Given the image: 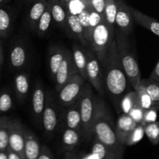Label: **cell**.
I'll use <instances>...</instances> for the list:
<instances>
[{"mask_svg":"<svg viewBox=\"0 0 159 159\" xmlns=\"http://www.w3.org/2000/svg\"><path fill=\"white\" fill-rule=\"evenodd\" d=\"M4 51H3V47L1 41H0V65L2 67L3 66V64H4Z\"/></svg>","mask_w":159,"mask_h":159,"instance_id":"obj_46","label":"cell"},{"mask_svg":"<svg viewBox=\"0 0 159 159\" xmlns=\"http://www.w3.org/2000/svg\"><path fill=\"white\" fill-rule=\"evenodd\" d=\"M37 159H55L54 155L47 145H42Z\"/></svg>","mask_w":159,"mask_h":159,"instance_id":"obj_42","label":"cell"},{"mask_svg":"<svg viewBox=\"0 0 159 159\" xmlns=\"http://www.w3.org/2000/svg\"><path fill=\"white\" fill-rule=\"evenodd\" d=\"M14 96L12 90L9 88H3L0 90V116L14 108Z\"/></svg>","mask_w":159,"mask_h":159,"instance_id":"obj_27","label":"cell"},{"mask_svg":"<svg viewBox=\"0 0 159 159\" xmlns=\"http://www.w3.org/2000/svg\"><path fill=\"white\" fill-rule=\"evenodd\" d=\"M137 92L138 93V96H139L140 104L144 110H148L151 107H153L154 104L152 100V98L149 96L148 93L146 89L145 85L142 82H141V84H140Z\"/></svg>","mask_w":159,"mask_h":159,"instance_id":"obj_36","label":"cell"},{"mask_svg":"<svg viewBox=\"0 0 159 159\" xmlns=\"http://www.w3.org/2000/svg\"><path fill=\"white\" fill-rule=\"evenodd\" d=\"M82 138V134L78 130L68 127L62 128L61 144L66 152H73L79 145Z\"/></svg>","mask_w":159,"mask_h":159,"instance_id":"obj_22","label":"cell"},{"mask_svg":"<svg viewBox=\"0 0 159 159\" xmlns=\"http://www.w3.org/2000/svg\"><path fill=\"white\" fill-rule=\"evenodd\" d=\"M89 9L90 7L89 6L87 9L82 11L78 16H79L80 23L82 24V27H83L84 32H85V37H86L87 40H89Z\"/></svg>","mask_w":159,"mask_h":159,"instance_id":"obj_37","label":"cell"},{"mask_svg":"<svg viewBox=\"0 0 159 159\" xmlns=\"http://www.w3.org/2000/svg\"><path fill=\"white\" fill-rule=\"evenodd\" d=\"M79 159H93L92 158L90 154H87V155H82V156H79Z\"/></svg>","mask_w":159,"mask_h":159,"instance_id":"obj_48","label":"cell"},{"mask_svg":"<svg viewBox=\"0 0 159 159\" xmlns=\"http://www.w3.org/2000/svg\"><path fill=\"white\" fill-rule=\"evenodd\" d=\"M8 152V157H9V159H23L20 155H18L17 153H16L15 152H13L12 150H11L10 148L7 149Z\"/></svg>","mask_w":159,"mask_h":159,"instance_id":"obj_44","label":"cell"},{"mask_svg":"<svg viewBox=\"0 0 159 159\" xmlns=\"http://www.w3.org/2000/svg\"><path fill=\"white\" fill-rule=\"evenodd\" d=\"M145 135V130H144V126L141 124H138L131 134H130L127 141L126 142V147H130L134 146L139 143L143 139Z\"/></svg>","mask_w":159,"mask_h":159,"instance_id":"obj_35","label":"cell"},{"mask_svg":"<svg viewBox=\"0 0 159 159\" xmlns=\"http://www.w3.org/2000/svg\"><path fill=\"white\" fill-rule=\"evenodd\" d=\"M30 81L28 73L20 71L13 78V91L17 102L22 105L27 99L30 93Z\"/></svg>","mask_w":159,"mask_h":159,"instance_id":"obj_16","label":"cell"},{"mask_svg":"<svg viewBox=\"0 0 159 159\" xmlns=\"http://www.w3.org/2000/svg\"><path fill=\"white\" fill-rule=\"evenodd\" d=\"M62 128L74 129L82 134V122L79 100L73 105L67 107L62 114Z\"/></svg>","mask_w":159,"mask_h":159,"instance_id":"obj_15","label":"cell"},{"mask_svg":"<svg viewBox=\"0 0 159 159\" xmlns=\"http://www.w3.org/2000/svg\"><path fill=\"white\" fill-rule=\"evenodd\" d=\"M148 79H153V80H157L159 81V58L157 61L156 65H155V68H154L153 71L151 73L150 76H149Z\"/></svg>","mask_w":159,"mask_h":159,"instance_id":"obj_43","label":"cell"},{"mask_svg":"<svg viewBox=\"0 0 159 159\" xmlns=\"http://www.w3.org/2000/svg\"><path fill=\"white\" fill-rule=\"evenodd\" d=\"M58 113L57 105L51 95H47L46 105L42 116V127L48 138H51L58 127Z\"/></svg>","mask_w":159,"mask_h":159,"instance_id":"obj_10","label":"cell"},{"mask_svg":"<svg viewBox=\"0 0 159 159\" xmlns=\"http://www.w3.org/2000/svg\"><path fill=\"white\" fill-rule=\"evenodd\" d=\"M99 97L93 91V86L85 83L79 99L81 116L82 122V137L85 141H90L94 136L93 125L97 111Z\"/></svg>","mask_w":159,"mask_h":159,"instance_id":"obj_4","label":"cell"},{"mask_svg":"<svg viewBox=\"0 0 159 159\" xmlns=\"http://www.w3.org/2000/svg\"><path fill=\"white\" fill-rule=\"evenodd\" d=\"M67 34L69 37H72L79 40V42H80L81 44L83 45L84 47H89V43L85 37L83 27L81 24L78 16L68 13Z\"/></svg>","mask_w":159,"mask_h":159,"instance_id":"obj_20","label":"cell"},{"mask_svg":"<svg viewBox=\"0 0 159 159\" xmlns=\"http://www.w3.org/2000/svg\"><path fill=\"white\" fill-rule=\"evenodd\" d=\"M115 40L117 43L120 57L124 69L127 76L132 88L138 90L141 82V75L138 61L134 56L130 45L129 36L116 28L115 31Z\"/></svg>","mask_w":159,"mask_h":159,"instance_id":"obj_3","label":"cell"},{"mask_svg":"<svg viewBox=\"0 0 159 159\" xmlns=\"http://www.w3.org/2000/svg\"><path fill=\"white\" fill-rule=\"evenodd\" d=\"M103 72L104 89L115 106L120 109L123 96L130 91L131 86L121 63L116 40H113L107 55L101 62Z\"/></svg>","mask_w":159,"mask_h":159,"instance_id":"obj_1","label":"cell"},{"mask_svg":"<svg viewBox=\"0 0 159 159\" xmlns=\"http://www.w3.org/2000/svg\"><path fill=\"white\" fill-rule=\"evenodd\" d=\"M140 102L138 93L136 90H130L122 97L120 103V110L123 113L128 114L132 108Z\"/></svg>","mask_w":159,"mask_h":159,"instance_id":"obj_28","label":"cell"},{"mask_svg":"<svg viewBox=\"0 0 159 159\" xmlns=\"http://www.w3.org/2000/svg\"><path fill=\"white\" fill-rule=\"evenodd\" d=\"M0 159H9L7 150L0 152Z\"/></svg>","mask_w":159,"mask_h":159,"instance_id":"obj_47","label":"cell"},{"mask_svg":"<svg viewBox=\"0 0 159 159\" xmlns=\"http://www.w3.org/2000/svg\"><path fill=\"white\" fill-rule=\"evenodd\" d=\"M89 154L93 159H123V156L112 152L96 138H94L93 148Z\"/></svg>","mask_w":159,"mask_h":159,"instance_id":"obj_26","label":"cell"},{"mask_svg":"<svg viewBox=\"0 0 159 159\" xmlns=\"http://www.w3.org/2000/svg\"><path fill=\"white\" fill-rule=\"evenodd\" d=\"M95 138L106 147L117 155L124 156L125 146L118 140L115 130V124L110 116V111L102 99H98L97 111L93 125Z\"/></svg>","mask_w":159,"mask_h":159,"instance_id":"obj_2","label":"cell"},{"mask_svg":"<svg viewBox=\"0 0 159 159\" xmlns=\"http://www.w3.org/2000/svg\"><path fill=\"white\" fill-rule=\"evenodd\" d=\"M10 118L7 116H0V152L9 148V123Z\"/></svg>","mask_w":159,"mask_h":159,"instance_id":"obj_29","label":"cell"},{"mask_svg":"<svg viewBox=\"0 0 159 159\" xmlns=\"http://www.w3.org/2000/svg\"><path fill=\"white\" fill-rule=\"evenodd\" d=\"M85 50L88 58L86 68L87 81L96 92L103 96L105 89L102 64L94 51L89 47H85Z\"/></svg>","mask_w":159,"mask_h":159,"instance_id":"obj_6","label":"cell"},{"mask_svg":"<svg viewBox=\"0 0 159 159\" xmlns=\"http://www.w3.org/2000/svg\"><path fill=\"white\" fill-rule=\"evenodd\" d=\"M63 159H79V156L73 152H66Z\"/></svg>","mask_w":159,"mask_h":159,"instance_id":"obj_45","label":"cell"},{"mask_svg":"<svg viewBox=\"0 0 159 159\" xmlns=\"http://www.w3.org/2000/svg\"><path fill=\"white\" fill-rule=\"evenodd\" d=\"M46 93L43 85L40 82L34 85L31 98V111L37 124H42V116L46 105Z\"/></svg>","mask_w":159,"mask_h":159,"instance_id":"obj_13","label":"cell"},{"mask_svg":"<svg viewBox=\"0 0 159 159\" xmlns=\"http://www.w3.org/2000/svg\"><path fill=\"white\" fill-rule=\"evenodd\" d=\"M86 80L80 75H75L58 92V100L65 107L73 105L79 100L84 89Z\"/></svg>","mask_w":159,"mask_h":159,"instance_id":"obj_7","label":"cell"},{"mask_svg":"<svg viewBox=\"0 0 159 159\" xmlns=\"http://www.w3.org/2000/svg\"><path fill=\"white\" fill-rule=\"evenodd\" d=\"M138 125L136 122L128 114H120L115 124L116 136L120 143L126 147V142L134 129Z\"/></svg>","mask_w":159,"mask_h":159,"instance_id":"obj_17","label":"cell"},{"mask_svg":"<svg viewBox=\"0 0 159 159\" xmlns=\"http://www.w3.org/2000/svg\"><path fill=\"white\" fill-rule=\"evenodd\" d=\"M158 110L159 107H156V106H153L150 109L145 110V113H144V118H143L142 122H141V124L145 126L147 124H150V123L156 121Z\"/></svg>","mask_w":159,"mask_h":159,"instance_id":"obj_40","label":"cell"},{"mask_svg":"<svg viewBox=\"0 0 159 159\" xmlns=\"http://www.w3.org/2000/svg\"><path fill=\"white\" fill-rule=\"evenodd\" d=\"M89 6L96 12L102 15L104 17V10H105L106 0H89Z\"/></svg>","mask_w":159,"mask_h":159,"instance_id":"obj_41","label":"cell"},{"mask_svg":"<svg viewBox=\"0 0 159 159\" xmlns=\"http://www.w3.org/2000/svg\"><path fill=\"white\" fill-rule=\"evenodd\" d=\"M54 23L67 34L68 31V15L66 7L60 0H48Z\"/></svg>","mask_w":159,"mask_h":159,"instance_id":"obj_18","label":"cell"},{"mask_svg":"<svg viewBox=\"0 0 159 159\" xmlns=\"http://www.w3.org/2000/svg\"><path fill=\"white\" fill-rule=\"evenodd\" d=\"M89 6V0H71L66 5V9L69 14L79 16Z\"/></svg>","mask_w":159,"mask_h":159,"instance_id":"obj_33","label":"cell"},{"mask_svg":"<svg viewBox=\"0 0 159 159\" xmlns=\"http://www.w3.org/2000/svg\"><path fill=\"white\" fill-rule=\"evenodd\" d=\"M29 62V51L26 43L22 39H17L11 45L9 52V63L11 69L22 71Z\"/></svg>","mask_w":159,"mask_h":159,"instance_id":"obj_8","label":"cell"},{"mask_svg":"<svg viewBox=\"0 0 159 159\" xmlns=\"http://www.w3.org/2000/svg\"><path fill=\"white\" fill-rule=\"evenodd\" d=\"M116 2L117 6L116 28L130 37L134 24V20L130 10V6H127L124 0H116Z\"/></svg>","mask_w":159,"mask_h":159,"instance_id":"obj_12","label":"cell"},{"mask_svg":"<svg viewBox=\"0 0 159 159\" xmlns=\"http://www.w3.org/2000/svg\"><path fill=\"white\" fill-rule=\"evenodd\" d=\"M14 16L13 9L9 6H0V39H7L10 35L13 26Z\"/></svg>","mask_w":159,"mask_h":159,"instance_id":"obj_19","label":"cell"},{"mask_svg":"<svg viewBox=\"0 0 159 159\" xmlns=\"http://www.w3.org/2000/svg\"><path fill=\"white\" fill-rule=\"evenodd\" d=\"M145 110L142 108L140 102L137 103L133 108L129 112L128 115L137 123V124H141L144 118Z\"/></svg>","mask_w":159,"mask_h":159,"instance_id":"obj_39","label":"cell"},{"mask_svg":"<svg viewBox=\"0 0 159 159\" xmlns=\"http://www.w3.org/2000/svg\"><path fill=\"white\" fill-rule=\"evenodd\" d=\"M78 73L79 71L75 64L71 51L67 49L65 58L54 79L55 83V91L58 93L62 87Z\"/></svg>","mask_w":159,"mask_h":159,"instance_id":"obj_11","label":"cell"},{"mask_svg":"<svg viewBox=\"0 0 159 159\" xmlns=\"http://www.w3.org/2000/svg\"><path fill=\"white\" fill-rule=\"evenodd\" d=\"M145 135L153 145L159 144V121L150 123L144 126Z\"/></svg>","mask_w":159,"mask_h":159,"instance_id":"obj_34","label":"cell"},{"mask_svg":"<svg viewBox=\"0 0 159 159\" xmlns=\"http://www.w3.org/2000/svg\"><path fill=\"white\" fill-rule=\"evenodd\" d=\"M130 10L134 20V23L159 37V21L133 7H130Z\"/></svg>","mask_w":159,"mask_h":159,"instance_id":"obj_21","label":"cell"},{"mask_svg":"<svg viewBox=\"0 0 159 159\" xmlns=\"http://www.w3.org/2000/svg\"><path fill=\"white\" fill-rule=\"evenodd\" d=\"M11 0H0V6H2V5H6L10 2Z\"/></svg>","mask_w":159,"mask_h":159,"instance_id":"obj_49","label":"cell"},{"mask_svg":"<svg viewBox=\"0 0 159 159\" xmlns=\"http://www.w3.org/2000/svg\"><path fill=\"white\" fill-rule=\"evenodd\" d=\"M60 1L61 2L63 3V5H64V6H65V7H66V5L68 4V3L69 2L71 1V0H60Z\"/></svg>","mask_w":159,"mask_h":159,"instance_id":"obj_50","label":"cell"},{"mask_svg":"<svg viewBox=\"0 0 159 159\" xmlns=\"http://www.w3.org/2000/svg\"><path fill=\"white\" fill-rule=\"evenodd\" d=\"M117 12L116 0H106L104 19L107 24L113 30H116V16Z\"/></svg>","mask_w":159,"mask_h":159,"instance_id":"obj_31","label":"cell"},{"mask_svg":"<svg viewBox=\"0 0 159 159\" xmlns=\"http://www.w3.org/2000/svg\"><path fill=\"white\" fill-rule=\"evenodd\" d=\"M41 146L38 138L30 129L26 127V141L24 148V159H37Z\"/></svg>","mask_w":159,"mask_h":159,"instance_id":"obj_24","label":"cell"},{"mask_svg":"<svg viewBox=\"0 0 159 159\" xmlns=\"http://www.w3.org/2000/svg\"><path fill=\"white\" fill-rule=\"evenodd\" d=\"M67 49L60 46H54L51 48L48 57L49 71L53 79L55 78L56 74L65 58Z\"/></svg>","mask_w":159,"mask_h":159,"instance_id":"obj_25","label":"cell"},{"mask_svg":"<svg viewBox=\"0 0 159 159\" xmlns=\"http://www.w3.org/2000/svg\"><path fill=\"white\" fill-rule=\"evenodd\" d=\"M26 141V127L21 121L11 119L9 123V148L24 159V148Z\"/></svg>","mask_w":159,"mask_h":159,"instance_id":"obj_9","label":"cell"},{"mask_svg":"<svg viewBox=\"0 0 159 159\" xmlns=\"http://www.w3.org/2000/svg\"><path fill=\"white\" fill-rule=\"evenodd\" d=\"M52 21L53 19L52 16H51V9H50L48 4H47L46 9L43 12V15L41 16V17L39 20L38 24H37L36 33H37L39 37H44L48 34L50 28H51Z\"/></svg>","mask_w":159,"mask_h":159,"instance_id":"obj_30","label":"cell"},{"mask_svg":"<svg viewBox=\"0 0 159 159\" xmlns=\"http://www.w3.org/2000/svg\"><path fill=\"white\" fill-rule=\"evenodd\" d=\"M26 3L29 5L26 24L30 30L36 32L39 20L47 7L48 0H28Z\"/></svg>","mask_w":159,"mask_h":159,"instance_id":"obj_14","label":"cell"},{"mask_svg":"<svg viewBox=\"0 0 159 159\" xmlns=\"http://www.w3.org/2000/svg\"><path fill=\"white\" fill-rule=\"evenodd\" d=\"M71 53L73 55L75 64L77 68L79 74L84 79L87 81V54L85 47L83 45L79 44V43H75L72 45L71 48Z\"/></svg>","mask_w":159,"mask_h":159,"instance_id":"obj_23","label":"cell"},{"mask_svg":"<svg viewBox=\"0 0 159 159\" xmlns=\"http://www.w3.org/2000/svg\"><path fill=\"white\" fill-rule=\"evenodd\" d=\"M23 1H24L25 2H26V1H28V0H23Z\"/></svg>","mask_w":159,"mask_h":159,"instance_id":"obj_52","label":"cell"},{"mask_svg":"<svg viewBox=\"0 0 159 159\" xmlns=\"http://www.w3.org/2000/svg\"><path fill=\"white\" fill-rule=\"evenodd\" d=\"M1 71H2V66L0 65V77H1Z\"/></svg>","mask_w":159,"mask_h":159,"instance_id":"obj_51","label":"cell"},{"mask_svg":"<svg viewBox=\"0 0 159 159\" xmlns=\"http://www.w3.org/2000/svg\"><path fill=\"white\" fill-rule=\"evenodd\" d=\"M144 84L147 92L152 98L154 106L159 107V81L150 79H141Z\"/></svg>","mask_w":159,"mask_h":159,"instance_id":"obj_32","label":"cell"},{"mask_svg":"<svg viewBox=\"0 0 159 159\" xmlns=\"http://www.w3.org/2000/svg\"><path fill=\"white\" fill-rule=\"evenodd\" d=\"M90 7V6H89ZM104 17L90 7L89 9V40L93 30L101 23Z\"/></svg>","mask_w":159,"mask_h":159,"instance_id":"obj_38","label":"cell"},{"mask_svg":"<svg viewBox=\"0 0 159 159\" xmlns=\"http://www.w3.org/2000/svg\"><path fill=\"white\" fill-rule=\"evenodd\" d=\"M115 31L109 26L105 19L93 30L89 48L94 51L100 62L106 58L112 43L115 40Z\"/></svg>","mask_w":159,"mask_h":159,"instance_id":"obj_5","label":"cell"}]
</instances>
